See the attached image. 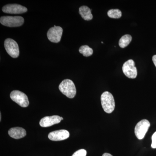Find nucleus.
<instances>
[{"label":"nucleus","mask_w":156,"mask_h":156,"mask_svg":"<svg viewBox=\"0 0 156 156\" xmlns=\"http://www.w3.org/2000/svg\"><path fill=\"white\" fill-rule=\"evenodd\" d=\"M26 131L24 128L20 127L11 128L9 131V134L11 137L16 139H20L26 135Z\"/></svg>","instance_id":"obj_12"},{"label":"nucleus","mask_w":156,"mask_h":156,"mask_svg":"<svg viewBox=\"0 0 156 156\" xmlns=\"http://www.w3.org/2000/svg\"><path fill=\"white\" fill-rule=\"evenodd\" d=\"M107 14L109 17L115 19H119L122 15V12L118 9H111L108 11Z\"/></svg>","instance_id":"obj_16"},{"label":"nucleus","mask_w":156,"mask_h":156,"mask_svg":"<svg viewBox=\"0 0 156 156\" xmlns=\"http://www.w3.org/2000/svg\"><path fill=\"white\" fill-rule=\"evenodd\" d=\"M4 45L6 51L11 57L16 58L19 56V46L14 40L11 38L6 39L4 43Z\"/></svg>","instance_id":"obj_5"},{"label":"nucleus","mask_w":156,"mask_h":156,"mask_svg":"<svg viewBox=\"0 0 156 156\" xmlns=\"http://www.w3.org/2000/svg\"><path fill=\"white\" fill-rule=\"evenodd\" d=\"M63 29L61 27L54 25L48 30L47 36L50 41L54 43L60 42L62 35Z\"/></svg>","instance_id":"obj_8"},{"label":"nucleus","mask_w":156,"mask_h":156,"mask_svg":"<svg viewBox=\"0 0 156 156\" xmlns=\"http://www.w3.org/2000/svg\"><path fill=\"white\" fill-rule=\"evenodd\" d=\"M122 70L124 74L128 78L135 79L137 76V69L132 59H129L124 63Z\"/></svg>","instance_id":"obj_7"},{"label":"nucleus","mask_w":156,"mask_h":156,"mask_svg":"<svg viewBox=\"0 0 156 156\" xmlns=\"http://www.w3.org/2000/svg\"><path fill=\"white\" fill-rule=\"evenodd\" d=\"M132 40V37L129 34L123 36L119 41V46L120 48H124L129 44Z\"/></svg>","instance_id":"obj_14"},{"label":"nucleus","mask_w":156,"mask_h":156,"mask_svg":"<svg viewBox=\"0 0 156 156\" xmlns=\"http://www.w3.org/2000/svg\"><path fill=\"white\" fill-rule=\"evenodd\" d=\"M152 60L154 64L155 65V66L156 67V55H154L152 57Z\"/></svg>","instance_id":"obj_19"},{"label":"nucleus","mask_w":156,"mask_h":156,"mask_svg":"<svg viewBox=\"0 0 156 156\" xmlns=\"http://www.w3.org/2000/svg\"><path fill=\"white\" fill-rule=\"evenodd\" d=\"M4 13L10 14H21L27 11V8L18 4H8L2 8Z\"/></svg>","instance_id":"obj_9"},{"label":"nucleus","mask_w":156,"mask_h":156,"mask_svg":"<svg viewBox=\"0 0 156 156\" xmlns=\"http://www.w3.org/2000/svg\"><path fill=\"white\" fill-rule=\"evenodd\" d=\"M61 119L62 120H63V118H62V117H61Z\"/></svg>","instance_id":"obj_22"},{"label":"nucleus","mask_w":156,"mask_h":156,"mask_svg":"<svg viewBox=\"0 0 156 156\" xmlns=\"http://www.w3.org/2000/svg\"><path fill=\"white\" fill-rule=\"evenodd\" d=\"M87 154V152L86 150L85 149H80L76 151L72 156H86Z\"/></svg>","instance_id":"obj_17"},{"label":"nucleus","mask_w":156,"mask_h":156,"mask_svg":"<svg viewBox=\"0 0 156 156\" xmlns=\"http://www.w3.org/2000/svg\"><path fill=\"white\" fill-rule=\"evenodd\" d=\"M92 10L87 6H82L79 9V13L81 17L86 20H90L93 18Z\"/></svg>","instance_id":"obj_13"},{"label":"nucleus","mask_w":156,"mask_h":156,"mask_svg":"<svg viewBox=\"0 0 156 156\" xmlns=\"http://www.w3.org/2000/svg\"><path fill=\"white\" fill-rule=\"evenodd\" d=\"M58 89L62 94L69 98H73L76 93L75 85L69 79H66L62 81L59 85Z\"/></svg>","instance_id":"obj_1"},{"label":"nucleus","mask_w":156,"mask_h":156,"mask_svg":"<svg viewBox=\"0 0 156 156\" xmlns=\"http://www.w3.org/2000/svg\"><path fill=\"white\" fill-rule=\"evenodd\" d=\"M102 156H113L111 154L108 153H105L102 155Z\"/></svg>","instance_id":"obj_20"},{"label":"nucleus","mask_w":156,"mask_h":156,"mask_svg":"<svg viewBox=\"0 0 156 156\" xmlns=\"http://www.w3.org/2000/svg\"><path fill=\"white\" fill-rule=\"evenodd\" d=\"M151 147L154 149L156 148V131L152 136Z\"/></svg>","instance_id":"obj_18"},{"label":"nucleus","mask_w":156,"mask_h":156,"mask_svg":"<svg viewBox=\"0 0 156 156\" xmlns=\"http://www.w3.org/2000/svg\"><path fill=\"white\" fill-rule=\"evenodd\" d=\"M10 97L13 101L22 107H27L29 105L27 95L18 90L12 91L10 94Z\"/></svg>","instance_id":"obj_4"},{"label":"nucleus","mask_w":156,"mask_h":156,"mask_svg":"<svg viewBox=\"0 0 156 156\" xmlns=\"http://www.w3.org/2000/svg\"><path fill=\"white\" fill-rule=\"evenodd\" d=\"M24 20L21 16H2L0 22L3 25L8 27H18L24 23Z\"/></svg>","instance_id":"obj_3"},{"label":"nucleus","mask_w":156,"mask_h":156,"mask_svg":"<svg viewBox=\"0 0 156 156\" xmlns=\"http://www.w3.org/2000/svg\"><path fill=\"white\" fill-rule=\"evenodd\" d=\"M79 52L81 54H83L84 56L88 57L91 56L93 54V50L87 45H84L81 46L79 49Z\"/></svg>","instance_id":"obj_15"},{"label":"nucleus","mask_w":156,"mask_h":156,"mask_svg":"<svg viewBox=\"0 0 156 156\" xmlns=\"http://www.w3.org/2000/svg\"><path fill=\"white\" fill-rule=\"evenodd\" d=\"M1 119H2V115H1V113L0 114V121H1Z\"/></svg>","instance_id":"obj_21"},{"label":"nucleus","mask_w":156,"mask_h":156,"mask_svg":"<svg viewBox=\"0 0 156 156\" xmlns=\"http://www.w3.org/2000/svg\"><path fill=\"white\" fill-rule=\"evenodd\" d=\"M62 119L61 117L57 115L44 117L40 121V125L42 127H48L58 124Z\"/></svg>","instance_id":"obj_11"},{"label":"nucleus","mask_w":156,"mask_h":156,"mask_svg":"<svg viewBox=\"0 0 156 156\" xmlns=\"http://www.w3.org/2000/svg\"><path fill=\"white\" fill-rule=\"evenodd\" d=\"M69 133L66 130H59L52 131L48 134V138L53 141H60L67 139Z\"/></svg>","instance_id":"obj_10"},{"label":"nucleus","mask_w":156,"mask_h":156,"mask_svg":"<svg viewBox=\"0 0 156 156\" xmlns=\"http://www.w3.org/2000/svg\"><path fill=\"white\" fill-rule=\"evenodd\" d=\"M101 105L104 111L107 113H111L115 108V101L113 96L110 92H105L101 97Z\"/></svg>","instance_id":"obj_2"},{"label":"nucleus","mask_w":156,"mask_h":156,"mask_svg":"<svg viewBox=\"0 0 156 156\" xmlns=\"http://www.w3.org/2000/svg\"><path fill=\"white\" fill-rule=\"evenodd\" d=\"M150 126V123L148 120L143 119L137 123L134 129V133L138 139L141 140L144 138L145 134Z\"/></svg>","instance_id":"obj_6"}]
</instances>
